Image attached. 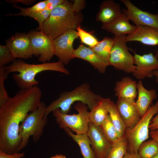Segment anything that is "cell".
I'll return each mask as SVG.
<instances>
[{
    "label": "cell",
    "mask_w": 158,
    "mask_h": 158,
    "mask_svg": "<svg viewBox=\"0 0 158 158\" xmlns=\"http://www.w3.org/2000/svg\"><path fill=\"white\" fill-rule=\"evenodd\" d=\"M158 113V101L151 106L132 128H126L124 135L128 142L127 152L138 153L139 146L149 138V126L153 117Z\"/></svg>",
    "instance_id": "8992f818"
},
{
    "label": "cell",
    "mask_w": 158,
    "mask_h": 158,
    "mask_svg": "<svg viewBox=\"0 0 158 158\" xmlns=\"http://www.w3.org/2000/svg\"><path fill=\"white\" fill-rule=\"evenodd\" d=\"M8 75L6 72L5 67L0 68V107L10 98L6 90L4 83Z\"/></svg>",
    "instance_id": "d6a6232c"
},
{
    "label": "cell",
    "mask_w": 158,
    "mask_h": 158,
    "mask_svg": "<svg viewBox=\"0 0 158 158\" xmlns=\"http://www.w3.org/2000/svg\"><path fill=\"white\" fill-rule=\"evenodd\" d=\"M5 42L6 45L16 58L28 59L33 55L28 34L17 33Z\"/></svg>",
    "instance_id": "5bb4252c"
},
{
    "label": "cell",
    "mask_w": 158,
    "mask_h": 158,
    "mask_svg": "<svg viewBox=\"0 0 158 158\" xmlns=\"http://www.w3.org/2000/svg\"><path fill=\"white\" fill-rule=\"evenodd\" d=\"M23 153L17 152L13 154H8L0 150V158H23L24 157Z\"/></svg>",
    "instance_id": "e575fe53"
},
{
    "label": "cell",
    "mask_w": 158,
    "mask_h": 158,
    "mask_svg": "<svg viewBox=\"0 0 158 158\" xmlns=\"http://www.w3.org/2000/svg\"><path fill=\"white\" fill-rule=\"evenodd\" d=\"M134 52L135 64L136 65L133 75L137 79L152 78L153 72L158 71V59L152 52L140 55Z\"/></svg>",
    "instance_id": "7c38bea8"
},
{
    "label": "cell",
    "mask_w": 158,
    "mask_h": 158,
    "mask_svg": "<svg viewBox=\"0 0 158 158\" xmlns=\"http://www.w3.org/2000/svg\"><path fill=\"white\" fill-rule=\"evenodd\" d=\"M120 4L113 0L102 1L96 17V20L102 25L109 24L116 20L122 13Z\"/></svg>",
    "instance_id": "ac0fdd59"
},
{
    "label": "cell",
    "mask_w": 158,
    "mask_h": 158,
    "mask_svg": "<svg viewBox=\"0 0 158 158\" xmlns=\"http://www.w3.org/2000/svg\"><path fill=\"white\" fill-rule=\"evenodd\" d=\"M114 43L113 38L104 37L96 45L91 48L100 58L108 63Z\"/></svg>",
    "instance_id": "cb8c5ba5"
},
{
    "label": "cell",
    "mask_w": 158,
    "mask_h": 158,
    "mask_svg": "<svg viewBox=\"0 0 158 158\" xmlns=\"http://www.w3.org/2000/svg\"><path fill=\"white\" fill-rule=\"evenodd\" d=\"M151 158H158V153L155 154Z\"/></svg>",
    "instance_id": "b9f144b4"
},
{
    "label": "cell",
    "mask_w": 158,
    "mask_h": 158,
    "mask_svg": "<svg viewBox=\"0 0 158 158\" xmlns=\"http://www.w3.org/2000/svg\"><path fill=\"white\" fill-rule=\"evenodd\" d=\"M51 11L46 7L42 11L26 13L23 16L30 17L35 20L37 22L39 25L37 30L40 31L41 30L44 22L49 16Z\"/></svg>",
    "instance_id": "4dcf8cb0"
},
{
    "label": "cell",
    "mask_w": 158,
    "mask_h": 158,
    "mask_svg": "<svg viewBox=\"0 0 158 158\" xmlns=\"http://www.w3.org/2000/svg\"><path fill=\"white\" fill-rule=\"evenodd\" d=\"M72 1V8L75 13H79L85 6V1L84 0H74Z\"/></svg>",
    "instance_id": "836d02e7"
},
{
    "label": "cell",
    "mask_w": 158,
    "mask_h": 158,
    "mask_svg": "<svg viewBox=\"0 0 158 158\" xmlns=\"http://www.w3.org/2000/svg\"><path fill=\"white\" fill-rule=\"evenodd\" d=\"M47 107L45 104L41 102L38 107L31 112L21 123L19 129L20 152L28 145L31 136L34 142L39 140L47 121V117L45 116Z\"/></svg>",
    "instance_id": "5b68a950"
},
{
    "label": "cell",
    "mask_w": 158,
    "mask_h": 158,
    "mask_svg": "<svg viewBox=\"0 0 158 158\" xmlns=\"http://www.w3.org/2000/svg\"><path fill=\"white\" fill-rule=\"evenodd\" d=\"M50 158H67L65 156L62 154H57L55 155L51 156Z\"/></svg>",
    "instance_id": "60d3db41"
},
{
    "label": "cell",
    "mask_w": 158,
    "mask_h": 158,
    "mask_svg": "<svg viewBox=\"0 0 158 158\" xmlns=\"http://www.w3.org/2000/svg\"><path fill=\"white\" fill-rule=\"evenodd\" d=\"M74 58H80L89 62L92 66L101 73H104L109 63L100 58L89 47L84 46L82 44L74 49L73 53Z\"/></svg>",
    "instance_id": "e0dca14e"
},
{
    "label": "cell",
    "mask_w": 158,
    "mask_h": 158,
    "mask_svg": "<svg viewBox=\"0 0 158 158\" xmlns=\"http://www.w3.org/2000/svg\"><path fill=\"white\" fill-rule=\"evenodd\" d=\"M137 89L138 97L136 104L141 118L146 113L154 100L157 98V95L155 90H147L141 80L137 83Z\"/></svg>",
    "instance_id": "d6986e66"
},
{
    "label": "cell",
    "mask_w": 158,
    "mask_h": 158,
    "mask_svg": "<svg viewBox=\"0 0 158 158\" xmlns=\"http://www.w3.org/2000/svg\"><path fill=\"white\" fill-rule=\"evenodd\" d=\"M64 64L59 61L46 62L39 64H30L19 59L10 65L5 67L9 74L13 72L12 77L16 85L21 90L27 89L37 86L39 81L35 78L38 73L45 71L59 72L66 75L70 74V71L65 67Z\"/></svg>",
    "instance_id": "7a4b0ae2"
},
{
    "label": "cell",
    "mask_w": 158,
    "mask_h": 158,
    "mask_svg": "<svg viewBox=\"0 0 158 158\" xmlns=\"http://www.w3.org/2000/svg\"><path fill=\"white\" fill-rule=\"evenodd\" d=\"M33 55L42 63L49 61L55 54L53 40L42 30H31L28 33Z\"/></svg>",
    "instance_id": "9c48e42d"
},
{
    "label": "cell",
    "mask_w": 158,
    "mask_h": 158,
    "mask_svg": "<svg viewBox=\"0 0 158 158\" xmlns=\"http://www.w3.org/2000/svg\"><path fill=\"white\" fill-rule=\"evenodd\" d=\"M72 2L65 0L54 8L48 18L44 22L41 30L53 40L65 32L76 30L83 20L81 13L74 12Z\"/></svg>",
    "instance_id": "3957f363"
},
{
    "label": "cell",
    "mask_w": 158,
    "mask_h": 158,
    "mask_svg": "<svg viewBox=\"0 0 158 158\" xmlns=\"http://www.w3.org/2000/svg\"><path fill=\"white\" fill-rule=\"evenodd\" d=\"M76 30L82 43L88 46L89 47H93L99 42L93 35L82 29L80 25L78 26Z\"/></svg>",
    "instance_id": "f1b7e54d"
},
{
    "label": "cell",
    "mask_w": 158,
    "mask_h": 158,
    "mask_svg": "<svg viewBox=\"0 0 158 158\" xmlns=\"http://www.w3.org/2000/svg\"><path fill=\"white\" fill-rule=\"evenodd\" d=\"M128 142L124 135L112 143L111 150L106 158H123L127 152Z\"/></svg>",
    "instance_id": "484cf974"
},
{
    "label": "cell",
    "mask_w": 158,
    "mask_h": 158,
    "mask_svg": "<svg viewBox=\"0 0 158 158\" xmlns=\"http://www.w3.org/2000/svg\"><path fill=\"white\" fill-rule=\"evenodd\" d=\"M116 104L126 128H132L140 119L135 99H118Z\"/></svg>",
    "instance_id": "9a60e30c"
},
{
    "label": "cell",
    "mask_w": 158,
    "mask_h": 158,
    "mask_svg": "<svg viewBox=\"0 0 158 158\" xmlns=\"http://www.w3.org/2000/svg\"><path fill=\"white\" fill-rule=\"evenodd\" d=\"M101 97L92 91L87 83H82L71 91L61 93L57 99L47 106L45 116L47 117L50 112L57 108L60 109L62 113L68 114L71 105L76 102L85 104L91 110Z\"/></svg>",
    "instance_id": "277c9868"
},
{
    "label": "cell",
    "mask_w": 158,
    "mask_h": 158,
    "mask_svg": "<svg viewBox=\"0 0 158 158\" xmlns=\"http://www.w3.org/2000/svg\"><path fill=\"white\" fill-rule=\"evenodd\" d=\"M42 95L37 86L20 89L0 107V150L9 154L20 152V126L29 112L38 107Z\"/></svg>",
    "instance_id": "6da1fadb"
},
{
    "label": "cell",
    "mask_w": 158,
    "mask_h": 158,
    "mask_svg": "<svg viewBox=\"0 0 158 158\" xmlns=\"http://www.w3.org/2000/svg\"><path fill=\"white\" fill-rule=\"evenodd\" d=\"M129 19L123 12L112 23L102 25V28L114 35L118 37L126 34L129 35L135 30L136 26L131 24Z\"/></svg>",
    "instance_id": "ffe728a7"
},
{
    "label": "cell",
    "mask_w": 158,
    "mask_h": 158,
    "mask_svg": "<svg viewBox=\"0 0 158 158\" xmlns=\"http://www.w3.org/2000/svg\"><path fill=\"white\" fill-rule=\"evenodd\" d=\"M109 114L116 130L118 138L122 137L124 135L126 126L119 113L116 104L112 101L109 109Z\"/></svg>",
    "instance_id": "d4e9b609"
},
{
    "label": "cell",
    "mask_w": 158,
    "mask_h": 158,
    "mask_svg": "<svg viewBox=\"0 0 158 158\" xmlns=\"http://www.w3.org/2000/svg\"><path fill=\"white\" fill-rule=\"evenodd\" d=\"M126 37V35H123L113 37L114 43L108 63L117 70L133 73L135 67L134 57L129 51Z\"/></svg>",
    "instance_id": "ba28073f"
},
{
    "label": "cell",
    "mask_w": 158,
    "mask_h": 158,
    "mask_svg": "<svg viewBox=\"0 0 158 158\" xmlns=\"http://www.w3.org/2000/svg\"><path fill=\"white\" fill-rule=\"evenodd\" d=\"M35 0H6V2L13 5L21 3L26 5H29L33 4Z\"/></svg>",
    "instance_id": "d590c367"
},
{
    "label": "cell",
    "mask_w": 158,
    "mask_h": 158,
    "mask_svg": "<svg viewBox=\"0 0 158 158\" xmlns=\"http://www.w3.org/2000/svg\"><path fill=\"white\" fill-rule=\"evenodd\" d=\"M99 126L105 137L110 142L112 143L117 139L116 130L109 114Z\"/></svg>",
    "instance_id": "83f0119b"
},
{
    "label": "cell",
    "mask_w": 158,
    "mask_h": 158,
    "mask_svg": "<svg viewBox=\"0 0 158 158\" xmlns=\"http://www.w3.org/2000/svg\"><path fill=\"white\" fill-rule=\"evenodd\" d=\"M127 9L122 12L135 25L145 26L158 30V13L153 14L142 10L134 5L129 0H121Z\"/></svg>",
    "instance_id": "8fae6325"
},
{
    "label": "cell",
    "mask_w": 158,
    "mask_h": 158,
    "mask_svg": "<svg viewBox=\"0 0 158 158\" xmlns=\"http://www.w3.org/2000/svg\"><path fill=\"white\" fill-rule=\"evenodd\" d=\"M111 101L109 98L101 97L89 112L90 122L96 126H100L109 115Z\"/></svg>",
    "instance_id": "7402d4cb"
},
{
    "label": "cell",
    "mask_w": 158,
    "mask_h": 158,
    "mask_svg": "<svg viewBox=\"0 0 158 158\" xmlns=\"http://www.w3.org/2000/svg\"><path fill=\"white\" fill-rule=\"evenodd\" d=\"M63 129L78 145L83 158H97L92 148L90 139L87 133L75 134L68 128H65Z\"/></svg>",
    "instance_id": "603a6c76"
},
{
    "label": "cell",
    "mask_w": 158,
    "mask_h": 158,
    "mask_svg": "<svg viewBox=\"0 0 158 158\" xmlns=\"http://www.w3.org/2000/svg\"><path fill=\"white\" fill-rule=\"evenodd\" d=\"M87 134L97 158H106L111 150L112 143L105 137L100 126L90 122Z\"/></svg>",
    "instance_id": "4fadbf2b"
},
{
    "label": "cell",
    "mask_w": 158,
    "mask_h": 158,
    "mask_svg": "<svg viewBox=\"0 0 158 158\" xmlns=\"http://www.w3.org/2000/svg\"><path fill=\"white\" fill-rule=\"evenodd\" d=\"M114 91L118 99H135L138 95L137 83L129 77H124L116 82Z\"/></svg>",
    "instance_id": "44dd1931"
},
{
    "label": "cell",
    "mask_w": 158,
    "mask_h": 158,
    "mask_svg": "<svg viewBox=\"0 0 158 158\" xmlns=\"http://www.w3.org/2000/svg\"><path fill=\"white\" fill-rule=\"evenodd\" d=\"M123 158H142L138 153H130L127 152Z\"/></svg>",
    "instance_id": "f35d334b"
},
{
    "label": "cell",
    "mask_w": 158,
    "mask_h": 158,
    "mask_svg": "<svg viewBox=\"0 0 158 158\" xmlns=\"http://www.w3.org/2000/svg\"><path fill=\"white\" fill-rule=\"evenodd\" d=\"M155 55L158 59V49L156 50ZM153 75L156 78V81L158 83V71L155 70L153 72Z\"/></svg>",
    "instance_id": "ab89813d"
},
{
    "label": "cell",
    "mask_w": 158,
    "mask_h": 158,
    "mask_svg": "<svg viewBox=\"0 0 158 158\" xmlns=\"http://www.w3.org/2000/svg\"><path fill=\"white\" fill-rule=\"evenodd\" d=\"M16 59L7 45H0V68L5 67L7 64L13 63Z\"/></svg>",
    "instance_id": "1f68e13d"
},
{
    "label": "cell",
    "mask_w": 158,
    "mask_h": 158,
    "mask_svg": "<svg viewBox=\"0 0 158 158\" xmlns=\"http://www.w3.org/2000/svg\"><path fill=\"white\" fill-rule=\"evenodd\" d=\"M47 3V0H45L40 1L31 7L27 8H22L13 5V6L20 9V12L18 13L10 14L6 16H23L24 14L26 13L40 11L44 10L46 8Z\"/></svg>",
    "instance_id": "f546056e"
},
{
    "label": "cell",
    "mask_w": 158,
    "mask_h": 158,
    "mask_svg": "<svg viewBox=\"0 0 158 158\" xmlns=\"http://www.w3.org/2000/svg\"><path fill=\"white\" fill-rule=\"evenodd\" d=\"M149 128L151 130L158 129V113L152 119Z\"/></svg>",
    "instance_id": "8d00e7d4"
},
{
    "label": "cell",
    "mask_w": 158,
    "mask_h": 158,
    "mask_svg": "<svg viewBox=\"0 0 158 158\" xmlns=\"http://www.w3.org/2000/svg\"><path fill=\"white\" fill-rule=\"evenodd\" d=\"M78 37L76 30H68L54 40L55 54L61 61L67 65L74 59V49L73 44L75 40Z\"/></svg>",
    "instance_id": "30bf717a"
},
{
    "label": "cell",
    "mask_w": 158,
    "mask_h": 158,
    "mask_svg": "<svg viewBox=\"0 0 158 158\" xmlns=\"http://www.w3.org/2000/svg\"><path fill=\"white\" fill-rule=\"evenodd\" d=\"M134 31L126 36L127 42L137 41L150 46L158 45V30L150 27L135 25Z\"/></svg>",
    "instance_id": "2e32d148"
},
{
    "label": "cell",
    "mask_w": 158,
    "mask_h": 158,
    "mask_svg": "<svg viewBox=\"0 0 158 158\" xmlns=\"http://www.w3.org/2000/svg\"><path fill=\"white\" fill-rule=\"evenodd\" d=\"M149 133L152 139L155 141L158 144V129L151 130Z\"/></svg>",
    "instance_id": "74e56055"
},
{
    "label": "cell",
    "mask_w": 158,
    "mask_h": 158,
    "mask_svg": "<svg viewBox=\"0 0 158 158\" xmlns=\"http://www.w3.org/2000/svg\"><path fill=\"white\" fill-rule=\"evenodd\" d=\"M88 108L85 104L78 102L74 106V109L78 112L77 114H64L59 108L52 112L61 128H68L77 134H85L87 132L90 122Z\"/></svg>",
    "instance_id": "52a82bcc"
},
{
    "label": "cell",
    "mask_w": 158,
    "mask_h": 158,
    "mask_svg": "<svg viewBox=\"0 0 158 158\" xmlns=\"http://www.w3.org/2000/svg\"><path fill=\"white\" fill-rule=\"evenodd\" d=\"M138 153L142 158H151L158 153V144L152 139L144 141L139 146Z\"/></svg>",
    "instance_id": "4316f807"
}]
</instances>
